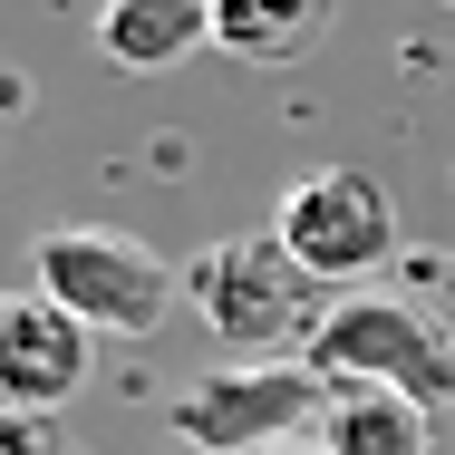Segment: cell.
<instances>
[{
    "mask_svg": "<svg viewBox=\"0 0 455 455\" xmlns=\"http://www.w3.org/2000/svg\"><path fill=\"white\" fill-rule=\"evenodd\" d=\"M184 300L204 310V330L233 349V359H310V339L330 330V281L310 272L281 233H233V243H204L184 262Z\"/></svg>",
    "mask_w": 455,
    "mask_h": 455,
    "instance_id": "6da1fadb",
    "label": "cell"
},
{
    "mask_svg": "<svg viewBox=\"0 0 455 455\" xmlns=\"http://www.w3.org/2000/svg\"><path fill=\"white\" fill-rule=\"evenodd\" d=\"M320 407H330V378L310 359H233V368H213V378H194L175 407H165V427L194 455H262V446L310 436Z\"/></svg>",
    "mask_w": 455,
    "mask_h": 455,
    "instance_id": "7a4b0ae2",
    "label": "cell"
},
{
    "mask_svg": "<svg viewBox=\"0 0 455 455\" xmlns=\"http://www.w3.org/2000/svg\"><path fill=\"white\" fill-rule=\"evenodd\" d=\"M320 378H368V387H397L417 407H455V330L436 310L397 300V291H349L330 310V330L310 339Z\"/></svg>",
    "mask_w": 455,
    "mask_h": 455,
    "instance_id": "3957f363",
    "label": "cell"
},
{
    "mask_svg": "<svg viewBox=\"0 0 455 455\" xmlns=\"http://www.w3.org/2000/svg\"><path fill=\"white\" fill-rule=\"evenodd\" d=\"M29 272H39L49 300H68L97 339H146V330H165V310H175V291H184V272H165L146 243L97 233V223H78V233H39Z\"/></svg>",
    "mask_w": 455,
    "mask_h": 455,
    "instance_id": "277c9868",
    "label": "cell"
},
{
    "mask_svg": "<svg viewBox=\"0 0 455 455\" xmlns=\"http://www.w3.org/2000/svg\"><path fill=\"white\" fill-rule=\"evenodd\" d=\"M272 233L320 281H368V272H387V252H397V194L368 165H320V175H300L281 194Z\"/></svg>",
    "mask_w": 455,
    "mask_h": 455,
    "instance_id": "5b68a950",
    "label": "cell"
},
{
    "mask_svg": "<svg viewBox=\"0 0 455 455\" xmlns=\"http://www.w3.org/2000/svg\"><path fill=\"white\" fill-rule=\"evenodd\" d=\"M88 320L68 310V300H49V291H20L10 310H0V397L10 407H68L78 387H88Z\"/></svg>",
    "mask_w": 455,
    "mask_h": 455,
    "instance_id": "8992f818",
    "label": "cell"
},
{
    "mask_svg": "<svg viewBox=\"0 0 455 455\" xmlns=\"http://www.w3.org/2000/svg\"><path fill=\"white\" fill-rule=\"evenodd\" d=\"M204 39H213V0H107V10H97V49H107L126 78L184 68Z\"/></svg>",
    "mask_w": 455,
    "mask_h": 455,
    "instance_id": "52a82bcc",
    "label": "cell"
},
{
    "mask_svg": "<svg viewBox=\"0 0 455 455\" xmlns=\"http://www.w3.org/2000/svg\"><path fill=\"white\" fill-rule=\"evenodd\" d=\"M427 417H436V407H417V397H397V387L330 378V407H320L310 436L330 455H427Z\"/></svg>",
    "mask_w": 455,
    "mask_h": 455,
    "instance_id": "ba28073f",
    "label": "cell"
},
{
    "mask_svg": "<svg viewBox=\"0 0 455 455\" xmlns=\"http://www.w3.org/2000/svg\"><path fill=\"white\" fill-rule=\"evenodd\" d=\"M330 20H339V0H213V49L243 59V68H281Z\"/></svg>",
    "mask_w": 455,
    "mask_h": 455,
    "instance_id": "9c48e42d",
    "label": "cell"
},
{
    "mask_svg": "<svg viewBox=\"0 0 455 455\" xmlns=\"http://www.w3.org/2000/svg\"><path fill=\"white\" fill-rule=\"evenodd\" d=\"M262 455H330L320 436H291V446H262Z\"/></svg>",
    "mask_w": 455,
    "mask_h": 455,
    "instance_id": "30bf717a",
    "label": "cell"
}]
</instances>
